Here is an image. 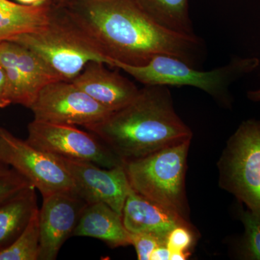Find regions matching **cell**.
I'll return each mask as SVG.
<instances>
[{
	"label": "cell",
	"instance_id": "5bb4252c",
	"mask_svg": "<svg viewBox=\"0 0 260 260\" xmlns=\"http://www.w3.org/2000/svg\"><path fill=\"white\" fill-rule=\"evenodd\" d=\"M73 236L95 238L112 248L131 245L121 215L104 203L87 204Z\"/></svg>",
	"mask_w": 260,
	"mask_h": 260
},
{
	"label": "cell",
	"instance_id": "d6986e66",
	"mask_svg": "<svg viewBox=\"0 0 260 260\" xmlns=\"http://www.w3.org/2000/svg\"><path fill=\"white\" fill-rule=\"evenodd\" d=\"M39 212V209L14 242L0 251V260H39L40 251Z\"/></svg>",
	"mask_w": 260,
	"mask_h": 260
},
{
	"label": "cell",
	"instance_id": "6da1fadb",
	"mask_svg": "<svg viewBox=\"0 0 260 260\" xmlns=\"http://www.w3.org/2000/svg\"><path fill=\"white\" fill-rule=\"evenodd\" d=\"M54 2L112 62L143 66L155 56L169 55L197 68L204 58L201 38L162 26L136 0Z\"/></svg>",
	"mask_w": 260,
	"mask_h": 260
},
{
	"label": "cell",
	"instance_id": "7402d4cb",
	"mask_svg": "<svg viewBox=\"0 0 260 260\" xmlns=\"http://www.w3.org/2000/svg\"><path fill=\"white\" fill-rule=\"evenodd\" d=\"M195 242L194 234L191 225H180L173 229L168 234L167 246L171 252L189 251Z\"/></svg>",
	"mask_w": 260,
	"mask_h": 260
},
{
	"label": "cell",
	"instance_id": "4fadbf2b",
	"mask_svg": "<svg viewBox=\"0 0 260 260\" xmlns=\"http://www.w3.org/2000/svg\"><path fill=\"white\" fill-rule=\"evenodd\" d=\"M123 223L129 233H153L167 237L174 228L189 225L186 219L166 209L133 189L126 198L122 210Z\"/></svg>",
	"mask_w": 260,
	"mask_h": 260
},
{
	"label": "cell",
	"instance_id": "484cf974",
	"mask_svg": "<svg viewBox=\"0 0 260 260\" xmlns=\"http://www.w3.org/2000/svg\"><path fill=\"white\" fill-rule=\"evenodd\" d=\"M190 256L189 251H174L171 253V260H185Z\"/></svg>",
	"mask_w": 260,
	"mask_h": 260
},
{
	"label": "cell",
	"instance_id": "ba28073f",
	"mask_svg": "<svg viewBox=\"0 0 260 260\" xmlns=\"http://www.w3.org/2000/svg\"><path fill=\"white\" fill-rule=\"evenodd\" d=\"M26 140L32 146L53 155L91 162L107 169L124 164L95 135L75 126L34 119L28 124Z\"/></svg>",
	"mask_w": 260,
	"mask_h": 260
},
{
	"label": "cell",
	"instance_id": "f546056e",
	"mask_svg": "<svg viewBox=\"0 0 260 260\" xmlns=\"http://www.w3.org/2000/svg\"><path fill=\"white\" fill-rule=\"evenodd\" d=\"M54 1H64V0H54Z\"/></svg>",
	"mask_w": 260,
	"mask_h": 260
},
{
	"label": "cell",
	"instance_id": "9c48e42d",
	"mask_svg": "<svg viewBox=\"0 0 260 260\" xmlns=\"http://www.w3.org/2000/svg\"><path fill=\"white\" fill-rule=\"evenodd\" d=\"M30 109L35 120L84 127L104 120L112 113L73 82L64 80L44 87Z\"/></svg>",
	"mask_w": 260,
	"mask_h": 260
},
{
	"label": "cell",
	"instance_id": "e0dca14e",
	"mask_svg": "<svg viewBox=\"0 0 260 260\" xmlns=\"http://www.w3.org/2000/svg\"><path fill=\"white\" fill-rule=\"evenodd\" d=\"M152 18L172 31L194 34L188 0H136Z\"/></svg>",
	"mask_w": 260,
	"mask_h": 260
},
{
	"label": "cell",
	"instance_id": "277c9868",
	"mask_svg": "<svg viewBox=\"0 0 260 260\" xmlns=\"http://www.w3.org/2000/svg\"><path fill=\"white\" fill-rule=\"evenodd\" d=\"M113 65L143 85L194 87L229 106L232 101L230 85L256 70L259 60L256 57L236 56L224 66L210 71H202L169 55L155 56L143 66H133L117 61H113Z\"/></svg>",
	"mask_w": 260,
	"mask_h": 260
},
{
	"label": "cell",
	"instance_id": "ffe728a7",
	"mask_svg": "<svg viewBox=\"0 0 260 260\" xmlns=\"http://www.w3.org/2000/svg\"><path fill=\"white\" fill-rule=\"evenodd\" d=\"M240 219L245 229L242 255L245 259L260 260V217L250 210H242Z\"/></svg>",
	"mask_w": 260,
	"mask_h": 260
},
{
	"label": "cell",
	"instance_id": "cb8c5ba5",
	"mask_svg": "<svg viewBox=\"0 0 260 260\" xmlns=\"http://www.w3.org/2000/svg\"><path fill=\"white\" fill-rule=\"evenodd\" d=\"M11 104L9 88L4 68L0 64V108H5Z\"/></svg>",
	"mask_w": 260,
	"mask_h": 260
},
{
	"label": "cell",
	"instance_id": "ac0fdd59",
	"mask_svg": "<svg viewBox=\"0 0 260 260\" xmlns=\"http://www.w3.org/2000/svg\"><path fill=\"white\" fill-rule=\"evenodd\" d=\"M13 43L17 65L23 75L34 103L44 87L61 80L35 53L20 44Z\"/></svg>",
	"mask_w": 260,
	"mask_h": 260
},
{
	"label": "cell",
	"instance_id": "8992f818",
	"mask_svg": "<svg viewBox=\"0 0 260 260\" xmlns=\"http://www.w3.org/2000/svg\"><path fill=\"white\" fill-rule=\"evenodd\" d=\"M219 169L222 187L260 217V121L242 122L231 137Z\"/></svg>",
	"mask_w": 260,
	"mask_h": 260
},
{
	"label": "cell",
	"instance_id": "3957f363",
	"mask_svg": "<svg viewBox=\"0 0 260 260\" xmlns=\"http://www.w3.org/2000/svg\"><path fill=\"white\" fill-rule=\"evenodd\" d=\"M49 23L38 31L10 39L28 48L41 58L61 80L72 81L92 61L113 66L112 61L67 14L59 3L51 0Z\"/></svg>",
	"mask_w": 260,
	"mask_h": 260
},
{
	"label": "cell",
	"instance_id": "83f0119b",
	"mask_svg": "<svg viewBox=\"0 0 260 260\" xmlns=\"http://www.w3.org/2000/svg\"><path fill=\"white\" fill-rule=\"evenodd\" d=\"M248 99L252 102H259L260 101V88L256 90H251L248 92Z\"/></svg>",
	"mask_w": 260,
	"mask_h": 260
},
{
	"label": "cell",
	"instance_id": "52a82bcc",
	"mask_svg": "<svg viewBox=\"0 0 260 260\" xmlns=\"http://www.w3.org/2000/svg\"><path fill=\"white\" fill-rule=\"evenodd\" d=\"M0 161L25 178L42 197L74 191L73 179L59 156L32 146L3 127H0Z\"/></svg>",
	"mask_w": 260,
	"mask_h": 260
},
{
	"label": "cell",
	"instance_id": "9a60e30c",
	"mask_svg": "<svg viewBox=\"0 0 260 260\" xmlns=\"http://www.w3.org/2000/svg\"><path fill=\"white\" fill-rule=\"evenodd\" d=\"M36 190L30 184L0 202V251L14 242L39 210Z\"/></svg>",
	"mask_w": 260,
	"mask_h": 260
},
{
	"label": "cell",
	"instance_id": "5b68a950",
	"mask_svg": "<svg viewBox=\"0 0 260 260\" xmlns=\"http://www.w3.org/2000/svg\"><path fill=\"white\" fill-rule=\"evenodd\" d=\"M191 140L124 162L132 189L186 219V158Z\"/></svg>",
	"mask_w": 260,
	"mask_h": 260
},
{
	"label": "cell",
	"instance_id": "603a6c76",
	"mask_svg": "<svg viewBox=\"0 0 260 260\" xmlns=\"http://www.w3.org/2000/svg\"><path fill=\"white\" fill-rule=\"evenodd\" d=\"M30 184L25 178L13 169L9 174L0 177V202Z\"/></svg>",
	"mask_w": 260,
	"mask_h": 260
},
{
	"label": "cell",
	"instance_id": "7a4b0ae2",
	"mask_svg": "<svg viewBox=\"0 0 260 260\" xmlns=\"http://www.w3.org/2000/svg\"><path fill=\"white\" fill-rule=\"evenodd\" d=\"M123 162L143 158L191 140L192 133L177 115L168 86L145 85L126 107L85 126Z\"/></svg>",
	"mask_w": 260,
	"mask_h": 260
},
{
	"label": "cell",
	"instance_id": "2e32d148",
	"mask_svg": "<svg viewBox=\"0 0 260 260\" xmlns=\"http://www.w3.org/2000/svg\"><path fill=\"white\" fill-rule=\"evenodd\" d=\"M51 3L42 5L16 4L0 0V42L38 31L49 23Z\"/></svg>",
	"mask_w": 260,
	"mask_h": 260
},
{
	"label": "cell",
	"instance_id": "7c38bea8",
	"mask_svg": "<svg viewBox=\"0 0 260 260\" xmlns=\"http://www.w3.org/2000/svg\"><path fill=\"white\" fill-rule=\"evenodd\" d=\"M105 64L90 61L72 82L102 107L114 112L133 102L140 89L119 72L108 69Z\"/></svg>",
	"mask_w": 260,
	"mask_h": 260
},
{
	"label": "cell",
	"instance_id": "4316f807",
	"mask_svg": "<svg viewBox=\"0 0 260 260\" xmlns=\"http://www.w3.org/2000/svg\"><path fill=\"white\" fill-rule=\"evenodd\" d=\"M17 1L21 3L22 5L37 6V5L46 4V3L50 2L51 0H17Z\"/></svg>",
	"mask_w": 260,
	"mask_h": 260
},
{
	"label": "cell",
	"instance_id": "d4e9b609",
	"mask_svg": "<svg viewBox=\"0 0 260 260\" xmlns=\"http://www.w3.org/2000/svg\"><path fill=\"white\" fill-rule=\"evenodd\" d=\"M171 253L172 252L166 244L159 246L152 253L150 260H169Z\"/></svg>",
	"mask_w": 260,
	"mask_h": 260
},
{
	"label": "cell",
	"instance_id": "30bf717a",
	"mask_svg": "<svg viewBox=\"0 0 260 260\" xmlns=\"http://www.w3.org/2000/svg\"><path fill=\"white\" fill-rule=\"evenodd\" d=\"M59 157L73 179L75 192L87 204L104 203L122 214L132 189L124 164L107 169L91 162Z\"/></svg>",
	"mask_w": 260,
	"mask_h": 260
},
{
	"label": "cell",
	"instance_id": "f1b7e54d",
	"mask_svg": "<svg viewBox=\"0 0 260 260\" xmlns=\"http://www.w3.org/2000/svg\"><path fill=\"white\" fill-rule=\"evenodd\" d=\"M12 170L13 169H10L8 166L5 165L3 162L0 161V177L9 174Z\"/></svg>",
	"mask_w": 260,
	"mask_h": 260
},
{
	"label": "cell",
	"instance_id": "8fae6325",
	"mask_svg": "<svg viewBox=\"0 0 260 260\" xmlns=\"http://www.w3.org/2000/svg\"><path fill=\"white\" fill-rule=\"evenodd\" d=\"M87 203L74 191L43 197L39 209L40 251L39 260H54L61 246L73 236Z\"/></svg>",
	"mask_w": 260,
	"mask_h": 260
},
{
	"label": "cell",
	"instance_id": "44dd1931",
	"mask_svg": "<svg viewBox=\"0 0 260 260\" xmlns=\"http://www.w3.org/2000/svg\"><path fill=\"white\" fill-rule=\"evenodd\" d=\"M130 240L140 260H150V255L157 247L167 245V237L153 233H130Z\"/></svg>",
	"mask_w": 260,
	"mask_h": 260
}]
</instances>
